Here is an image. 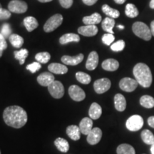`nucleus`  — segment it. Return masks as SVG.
Instances as JSON below:
<instances>
[{"label":"nucleus","mask_w":154,"mask_h":154,"mask_svg":"<svg viewBox=\"0 0 154 154\" xmlns=\"http://www.w3.org/2000/svg\"><path fill=\"white\" fill-rule=\"evenodd\" d=\"M3 119L7 126L20 128L27 122V113L24 109L18 106H11L5 109Z\"/></svg>","instance_id":"f257e3e1"},{"label":"nucleus","mask_w":154,"mask_h":154,"mask_svg":"<svg viewBox=\"0 0 154 154\" xmlns=\"http://www.w3.org/2000/svg\"><path fill=\"white\" fill-rule=\"evenodd\" d=\"M133 74L140 86L144 88H149L151 86L153 76L151 69L146 63H137L133 69Z\"/></svg>","instance_id":"f03ea898"},{"label":"nucleus","mask_w":154,"mask_h":154,"mask_svg":"<svg viewBox=\"0 0 154 154\" xmlns=\"http://www.w3.org/2000/svg\"><path fill=\"white\" fill-rule=\"evenodd\" d=\"M132 30L135 35L145 41H150L151 39V29L145 23L141 22H135L132 26Z\"/></svg>","instance_id":"7ed1b4c3"},{"label":"nucleus","mask_w":154,"mask_h":154,"mask_svg":"<svg viewBox=\"0 0 154 154\" xmlns=\"http://www.w3.org/2000/svg\"><path fill=\"white\" fill-rule=\"evenodd\" d=\"M63 22V16L61 14H57L53 15L47 21L44 26V30L45 32H51L57 29Z\"/></svg>","instance_id":"20e7f679"},{"label":"nucleus","mask_w":154,"mask_h":154,"mask_svg":"<svg viewBox=\"0 0 154 154\" xmlns=\"http://www.w3.org/2000/svg\"><path fill=\"white\" fill-rule=\"evenodd\" d=\"M143 126V119L139 115H134L126 121V126L131 131H137Z\"/></svg>","instance_id":"39448f33"},{"label":"nucleus","mask_w":154,"mask_h":154,"mask_svg":"<svg viewBox=\"0 0 154 154\" xmlns=\"http://www.w3.org/2000/svg\"><path fill=\"white\" fill-rule=\"evenodd\" d=\"M49 94L54 99H61L64 94V87L62 83L59 81H54L48 86Z\"/></svg>","instance_id":"423d86ee"},{"label":"nucleus","mask_w":154,"mask_h":154,"mask_svg":"<svg viewBox=\"0 0 154 154\" xmlns=\"http://www.w3.org/2000/svg\"><path fill=\"white\" fill-rule=\"evenodd\" d=\"M8 9L11 12L16 14H22L26 12L28 9L27 4L20 0H12L8 5Z\"/></svg>","instance_id":"0eeeda50"},{"label":"nucleus","mask_w":154,"mask_h":154,"mask_svg":"<svg viewBox=\"0 0 154 154\" xmlns=\"http://www.w3.org/2000/svg\"><path fill=\"white\" fill-rule=\"evenodd\" d=\"M111 82L107 78L100 79L95 81L94 84V88L97 94H101L109 91L111 88Z\"/></svg>","instance_id":"6e6552de"},{"label":"nucleus","mask_w":154,"mask_h":154,"mask_svg":"<svg viewBox=\"0 0 154 154\" xmlns=\"http://www.w3.org/2000/svg\"><path fill=\"white\" fill-rule=\"evenodd\" d=\"M138 85V83L137 81L128 77H125L119 82V87L121 88V89L126 92L134 91L137 88Z\"/></svg>","instance_id":"1a4fd4ad"},{"label":"nucleus","mask_w":154,"mask_h":154,"mask_svg":"<svg viewBox=\"0 0 154 154\" xmlns=\"http://www.w3.org/2000/svg\"><path fill=\"white\" fill-rule=\"evenodd\" d=\"M69 94L75 101H82L86 98L85 92L82 88L77 85H72L69 87Z\"/></svg>","instance_id":"9d476101"},{"label":"nucleus","mask_w":154,"mask_h":154,"mask_svg":"<svg viewBox=\"0 0 154 154\" xmlns=\"http://www.w3.org/2000/svg\"><path fill=\"white\" fill-rule=\"evenodd\" d=\"M102 137V131L98 127L93 128L87 135V142L90 145H96L99 143Z\"/></svg>","instance_id":"9b49d317"},{"label":"nucleus","mask_w":154,"mask_h":154,"mask_svg":"<svg viewBox=\"0 0 154 154\" xmlns=\"http://www.w3.org/2000/svg\"><path fill=\"white\" fill-rule=\"evenodd\" d=\"M84 56L83 54L74 56V57H71V56H63L61 57V61L66 65H70V66H76L80 63L84 59Z\"/></svg>","instance_id":"f8f14e48"},{"label":"nucleus","mask_w":154,"mask_h":154,"mask_svg":"<svg viewBox=\"0 0 154 154\" xmlns=\"http://www.w3.org/2000/svg\"><path fill=\"white\" fill-rule=\"evenodd\" d=\"M55 81L54 76L51 72H44L38 76L37 82L42 86H49Z\"/></svg>","instance_id":"ddd939ff"},{"label":"nucleus","mask_w":154,"mask_h":154,"mask_svg":"<svg viewBox=\"0 0 154 154\" xmlns=\"http://www.w3.org/2000/svg\"><path fill=\"white\" fill-rule=\"evenodd\" d=\"M99 29L96 25H86L78 29L79 34L84 36H94L97 34Z\"/></svg>","instance_id":"4468645a"},{"label":"nucleus","mask_w":154,"mask_h":154,"mask_svg":"<svg viewBox=\"0 0 154 154\" xmlns=\"http://www.w3.org/2000/svg\"><path fill=\"white\" fill-rule=\"evenodd\" d=\"M99 63V55L96 51H91L88 55L86 63V68L89 71H93L98 66Z\"/></svg>","instance_id":"2eb2a0df"},{"label":"nucleus","mask_w":154,"mask_h":154,"mask_svg":"<svg viewBox=\"0 0 154 154\" xmlns=\"http://www.w3.org/2000/svg\"><path fill=\"white\" fill-rule=\"evenodd\" d=\"M79 127L80 131L82 134L88 135L93 128V121L91 118L85 117L81 121Z\"/></svg>","instance_id":"dca6fc26"},{"label":"nucleus","mask_w":154,"mask_h":154,"mask_svg":"<svg viewBox=\"0 0 154 154\" xmlns=\"http://www.w3.org/2000/svg\"><path fill=\"white\" fill-rule=\"evenodd\" d=\"M101 66L104 70L108 72H114L119 69V63L114 59H108L103 61Z\"/></svg>","instance_id":"f3484780"},{"label":"nucleus","mask_w":154,"mask_h":154,"mask_svg":"<svg viewBox=\"0 0 154 154\" xmlns=\"http://www.w3.org/2000/svg\"><path fill=\"white\" fill-rule=\"evenodd\" d=\"M66 134L73 140H78L81 138L79 127L76 125H71L66 128Z\"/></svg>","instance_id":"a211bd4d"},{"label":"nucleus","mask_w":154,"mask_h":154,"mask_svg":"<svg viewBox=\"0 0 154 154\" xmlns=\"http://www.w3.org/2000/svg\"><path fill=\"white\" fill-rule=\"evenodd\" d=\"M88 114L89 117L91 119L96 120V119H99L102 114V109L99 103H92L91 106H90L89 111H88Z\"/></svg>","instance_id":"6ab92c4d"},{"label":"nucleus","mask_w":154,"mask_h":154,"mask_svg":"<svg viewBox=\"0 0 154 154\" xmlns=\"http://www.w3.org/2000/svg\"><path fill=\"white\" fill-rule=\"evenodd\" d=\"M48 69L51 73L56 74H64L68 72V68L65 65L58 63H52L49 64Z\"/></svg>","instance_id":"aec40b11"},{"label":"nucleus","mask_w":154,"mask_h":154,"mask_svg":"<svg viewBox=\"0 0 154 154\" xmlns=\"http://www.w3.org/2000/svg\"><path fill=\"white\" fill-rule=\"evenodd\" d=\"M114 106L118 111H124L126 108V100L122 94H117L114 96Z\"/></svg>","instance_id":"412c9836"},{"label":"nucleus","mask_w":154,"mask_h":154,"mask_svg":"<svg viewBox=\"0 0 154 154\" xmlns=\"http://www.w3.org/2000/svg\"><path fill=\"white\" fill-rule=\"evenodd\" d=\"M82 21L85 25H96L101 22V16L99 13H94L90 16L84 17Z\"/></svg>","instance_id":"4be33fe9"},{"label":"nucleus","mask_w":154,"mask_h":154,"mask_svg":"<svg viewBox=\"0 0 154 154\" xmlns=\"http://www.w3.org/2000/svg\"><path fill=\"white\" fill-rule=\"evenodd\" d=\"M80 41V37L78 34L74 33H68L64 34L61 38H59V42L61 44H66L70 43V42H79Z\"/></svg>","instance_id":"5701e85b"},{"label":"nucleus","mask_w":154,"mask_h":154,"mask_svg":"<svg viewBox=\"0 0 154 154\" xmlns=\"http://www.w3.org/2000/svg\"><path fill=\"white\" fill-rule=\"evenodd\" d=\"M54 145L59 151L66 153L69 150V142L63 138H57L54 141Z\"/></svg>","instance_id":"b1692460"},{"label":"nucleus","mask_w":154,"mask_h":154,"mask_svg":"<svg viewBox=\"0 0 154 154\" xmlns=\"http://www.w3.org/2000/svg\"><path fill=\"white\" fill-rule=\"evenodd\" d=\"M115 26V21L114 19L110 18V17H106L103 19V21L102 22L101 26L103 28V29L107 33L109 34H114L113 33V29Z\"/></svg>","instance_id":"393cba45"},{"label":"nucleus","mask_w":154,"mask_h":154,"mask_svg":"<svg viewBox=\"0 0 154 154\" xmlns=\"http://www.w3.org/2000/svg\"><path fill=\"white\" fill-rule=\"evenodd\" d=\"M24 24L28 32H32L38 27V22L34 17H27L24 19Z\"/></svg>","instance_id":"a878e982"},{"label":"nucleus","mask_w":154,"mask_h":154,"mask_svg":"<svg viewBox=\"0 0 154 154\" xmlns=\"http://www.w3.org/2000/svg\"><path fill=\"white\" fill-rule=\"evenodd\" d=\"M117 154H136L134 148L127 143L121 144L116 149Z\"/></svg>","instance_id":"bb28decb"},{"label":"nucleus","mask_w":154,"mask_h":154,"mask_svg":"<svg viewBox=\"0 0 154 154\" xmlns=\"http://www.w3.org/2000/svg\"><path fill=\"white\" fill-rule=\"evenodd\" d=\"M102 11L106 15H107L108 17H110V18L116 19L118 18L120 16V12L117 9H113L111 7H109L108 5H104L102 6Z\"/></svg>","instance_id":"cd10ccee"},{"label":"nucleus","mask_w":154,"mask_h":154,"mask_svg":"<svg viewBox=\"0 0 154 154\" xmlns=\"http://www.w3.org/2000/svg\"><path fill=\"white\" fill-rule=\"evenodd\" d=\"M140 104L146 109H152L154 107L153 97L149 95H144L140 99Z\"/></svg>","instance_id":"c85d7f7f"},{"label":"nucleus","mask_w":154,"mask_h":154,"mask_svg":"<svg viewBox=\"0 0 154 154\" xmlns=\"http://www.w3.org/2000/svg\"><path fill=\"white\" fill-rule=\"evenodd\" d=\"M9 39L11 45L15 48H21L24 44L23 37L16 34H11L9 37Z\"/></svg>","instance_id":"c756f323"},{"label":"nucleus","mask_w":154,"mask_h":154,"mask_svg":"<svg viewBox=\"0 0 154 154\" xmlns=\"http://www.w3.org/2000/svg\"><path fill=\"white\" fill-rule=\"evenodd\" d=\"M141 138L143 141L148 145H152L154 143V135L152 134L151 131L145 129L141 132Z\"/></svg>","instance_id":"7c9ffc66"},{"label":"nucleus","mask_w":154,"mask_h":154,"mask_svg":"<svg viewBox=\"0 0 154 154\" xmlns=\"http://www.w3.org/2000/svg\"><path fill=\"white\" fill-rule=\"evenodd\" d=\"M125 14L129 18H135L139 14L137 7L133 4H128L125 9Z\"/></svg>","instance_id":"2f4dec72"},{"label":"nucleus","mask_w":154,"mask_h":154,"mask_svg":"<svg viewBox=\"0 0 154 154\" xmlns=\"http://www.w3.org/2000/svg\"><path fill=\"white\" fill-rule=\"evenodd\" d=\"M29 51L27 49H22L19 51H17L14 52V57L15 59L19 61V63L21 65L24 64L25 62V59L28 57Z\"/></svg>","instance_id":"473e14b6"},{"label":"nucleus","mask_w":154,"mask_h":154,"mask_svg":"<svg viewBox=\"0 0 154 154\" xmlns=\"http://www.w3.org/2000/svg\"><path fill=\"white\" fill-rule=\"evenodd\" d=\"M76 78L78 82L83 84H88L91 81V78L89 75L82 72H77L76 74Z\"/></svg>","instance_id":"72a5a7b5"},{"label":"nucleus","mask_w":154,"mask_h":154,"mask_svg":"<svg viewBox=\"0 0 154 154\" xmlns=\"http://www.w3.org/2000/svg\"><path fill=\"white\" fill-rule=\"evenodd\" d=\"M35 59L40 63H47L51 59V55L48 52H40L36 54Z\"/></svg>","instance_id":"f704fd0d"},{"label":"nucleus","mask_w":154,"mask_h":154,"mask_svg":"<svg viewBox=\"0 0 154 154\" xmlns=\"http://www.w3.org/2000/svg\"><path fill=\"white\" fill-rule=\"evenodd\" d=\"M125 48V42L124 40H119L111 45V49L113 51H121Z\"/></svg>","instance_id":"c9c22d12"},{"label":"nucleus","mask_w":154,"mask_h":154,"mask_svg":"<svg viewBox=\"0 0 154 154\" xmlns=\"http://www.w3.org/2000/svg\"><path fill=\"white\" fill-rule=\"evenodd\" d=\"M114 39L115 37L112 34H105L104 35L102 36V42L107 46L111 45L114 41Z\"/></svg>","instance_id":"e433bc0d"},{"label":"nucleus","mask_w":154,"mask_h":154,"mask_svg":"<svg viewBox=\"0 0 154 154\" xmlns=\"http://www.w3.org/2000/svg\"><path fill=\"white\" fill-rule=\"evenodd\" d=\"M1 34L5 38H9L11 34V29L10 25L9 24H5L2 25L1 29Z\"/></svg>","instance_id":"4c0bfd02"},{"label":"nucleus","mask_w":154,"mask_h":154,"mask_svg":"<svg viewBox=\"0 0 154 154\" xmlns=\"http://www.w3.org/2000/svg\"><path fill=\"white\" fill-rule=\"evenodd\" d=\"M41 63L37 61V62H33L32 63H31V64L27 65L26 68L27 70L29 71L30 72L34 74V73H35L37 72V71L39 70V69H41Z\"/></svg>","instance_id":"58836bf2"},{"label":"nucleus","mask_w":154,"mask_h":154,"mask_svg":"<svg viewBox=\"0 0 154 154\" xmlns=\"http://www.w3.org/2000/svg\"><path fill=\"white\" fill-rule=\"evenodd\" d=\"M11 17V11L9 10L3 9L2 7L0 8V20H6Z\"/></svg>","instance_id":"ea45409f"},{"label":"nucleus","mask_w":154,"mask_h":154,"mask_svg":"<svg viewBox=\"0 0 154 154\" xmlns=\"http://www.w3.org/2000/svg\"><path fill=\"white\" fill-rule=\"evenodd\" d=\"M59 3L63 8L69 9L73 5V0H59Z\"/></svg>","instance_id":"a19ab883"},{"label":"nucleus","mask_w":154,"mask_h":154,"mask_svg":"<svg viewBox=\"0 0 154 154\" xmlns=\"http://www.w3.org/2000/svg\"><path fill=\"white\" fill-rule=\"evenodd\" d=\"M7 48V43L5 40V37L2 34H0V49L5 50Z\"/></svg>","instance_id":"79ce46f5"},{"label":"nucleus","mask_w":154,"mask_h":154,"mask_svg":"<svg viewBox=\"0 0 154 154\" xmlns=\"http://www.w3.org/2000/svg\"><path fill=\"white\" fill-rule=\"evenodd\" d=\"M82 1L86 5L92 6V5H94L95 3H96V2H97L98 0H82Z\"/></svg>","instance_id":"37998d69"},{"label":"nucleus","mask_w":154,"mask_h":154,"mask_svg":"<svg viewBox=\"0 0 154 154\" xmlns=\"http://www.w3.org/2000/svg\"><path fill=\"white\" fill-rule=\"evenodd\" d=\"M148 124L149 125L151 128H154V116H150L149 119H148Z\"/></svg>","instance_id":"c03bdc74"},{"label":"nucleus","mask_w":154,"mask_h":154,"mask_svg":"<svg viewBox=\"0 0 154 154\" xmlns=\"http://www.w3.org/2000/svg\"><path fill=\"white\" fill-rule=\"evenodd\" d=\"M151 34L152 35L154 36V20L152 21L151 23Z\"/></svg>","instance_id":"a18cd8bd"},{"label":"nucleus","mask_w":154,"mask_h":154,"mask_svg":"<svg viewBox=\"0 0 154 154\" xmlns=\"http://www.w3.org/2000/svg\"><path fill=\"white\" fill-rule=\"evenodd\" d=\"M126 0H114V2L116 4H119V5H122V4L125 3Z\"/></svg>","instance_id":"49530a36"},{"label":"nucleus","mask_w":154,"mask_h":154,"mask_svg":"<svg viewBox=\"0 0 154 154\" xmlns=\"http://www.w3.org/2000/svg\"><path fill=\"white\" fill-rule=\"evenodd\" d=\"M149 6L151 9H154V0H151V1L150 2Z\"/></svg>","instance_id":"de8ad7c7"},{"label":"nucleus","mask_w":154,"mask_h":154,"mask_svg":"<svg viewBox=\"0 0 154 154\" xmlns=\"http://www.w3.org/2000/svg\"><path fill=\"white\" fill-rule=\"evenodd\" d=\"M38 1L42 3H47V2H51L52 0H38Z\"/></svg>","instance_id":"09e8293b"},{"label":"nucleus","mask_w":154,"mask_h":154,"mask_svg":"<svg viewBox=\"0 0 154 154\" xmlns=\"http://www.w3.org/2000/svg\"><path fill=\"white\" fill-rule=\"evenodd\" d=\"M151 154H154V143L152 144V145H151Z\"/></svg>","instance_id":"8fccbe9b"},{"label":"nucleus","mask_w":154,"mask_h":154,"mask_svg":"<svg viewBox=\"0 0 154 154\" xmlns=\"http://www.w3.org/2000/svg\"><path fill=\"white\" fill-rule=\"evenodd\" d=\"M118 28L121 29H124V26H123V25H119Z\"/></svg>","instance_id":"3c124183"},{"label":"nucleus","mask_w":154,"mask_h":154,"mask_svg":"<svg viewBox=\"0 0 154 154\" xmlns=\"http://www.w3.org/2000/svg\"><path fill=\"white\" fill-rule=\"evenodd\" d=\"M2 54H3V51H2V50L0 49V58L2 57Z\"/></svg>","instance_id":"603ef678"},{"label":"nucleus","mask_w":154,"mask_h":154,"mask_svg":"<svg viewBox=\"0 0 154 154\" xmlns=\"http://www.w3.org/2000/svg\"><path fill=\"white\" fill-rule=\"evenodd\" d=\"M2 7V5H1V4H0V8H1Z\"/></svg>","instance_id":"864d4df0"},{"label":"nucleus","mask_w":154,"mask_h":154,"mask_svg":"<svg viewBox=\"0 0 154 154\" xmlns=\"http://www.w3.org/2000/svg\"><path fill=\"white\" fill-rule=\"evenodd\" d=\"M0 154H1V151H0Z\"/></svg>","instance_id":"5fc2aeb1"}]
</instances>
